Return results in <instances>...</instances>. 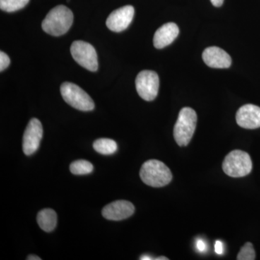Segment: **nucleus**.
I'll use <instances>...</instances> for the list:
<instances>
[{
  "label": "nucleus",
  "mask_w": 260,
  "mask_h": 260,
  "mask_svg": "<svg viewBox=\"0 0 260 260\" xmlns=\"http://www.w3.org/2000/svg\"><path fill=\"white\" fill-rule=\"evenodd\" d=\"M203 59L208 67L218 69L230 68L232 61V58L226 51L217 47L205 49L203 53Z\"/></svg>",
  "instance_id": "obj_12"
},
{
  "label": "nucleus",
  "mask_w": 260,
  "mask_h": 260,
  "mask_svg": "<svg viewBox=\"0 0 260 260\" xmlns=\"http://www.w3.org/2000/svg\"><path fill=\"white\" fill-rule=\"evenodd\" d=\"M93 148L102 155H112L116 153L118 146L114 140L102 138L94 142Z\"/></svg>",
  "instance_id": "obj_15"
},
{
  "label": "nucleus",
  "mask_w": 260,
  "mask_h": 260,
  "mask_svg": "<svg viewBox=\"0 0 260 260\" xmlns=\"http://www.w3.org/2000/svg\"><path fill=\"white\" fill-rule=\"evenodd\" d=\"M140 259L142 260H150V259H153V258H150V256H149L148 255H143L141 256V258H140Z\"/></svg>",
  "instance_id": "obj_24"
},
{
  "label": "nucleus",
  "mask_w": 260,
  "mask_h": 260,
  "mask_svg": "<svg viewBox=\"0 0 260 260\" xmlns=\"http://www.w3.org/2000/svg\"><path fill=\"white\" fill-rule=\"evenodd\" d=\"M215 251L218 254H223V244L220 241H216L215 242Z\"/></svg>",
  "instance_id": "obj_20"
},
{
  "label": "nucleus",
  "mask_w": 260,
  "mask_h": 260,
  "mask_svg": "<svg viewBox=\"0 0 260 260\" xmlns=\"http://www.w3.org/2000/svg\"><path fill=\"white\" fill-rule=\"evenodd\" d=\"M236 119L241 127L257 129L260 127V107L253 104H246L238 110Z\"/></svg>",
  "instance_id": "obj_11"
},
{
  "label": "nucleus",
  "mask_w": 260,
  "mask_h": 260,
  "mask_svg": "<svg viewBox=\"0 0 260 260\" xmlns=\"http://www.w3.org/2000/svg\"><path fill=\"white\" fill-rule=\"evenodd\" d=\"M75 61L89 71L95 72L99 68L98 56L95 48L83 41H75L70 48Z\"/></svg>",
  "instance_id": "obj_6"
},
{
  "label": "nucleus",
  "mask_w": 260,
  "mask_h": 260,
  "mask_svg": "<svg viewBox=\"0 0 260 260\" xmlns=\"http://www.w3.org/2000/svg\"><path fill=\"white\" fill-rule=\"evenodd\" d=\"M30 0H0V8L8 13L18 11L26 6Z\"/></svg>",
  "instance_id": "obj_17"
},
{
  "label": "nucleus",
  "mask_w": 260,
  "mask_h": 260,
  "mask_svg": "<svg viewBox=\"0 0 260 260\" xmlns=\"http://www.w3.org/2000/svg\"><path fill=\"white\" fill-rule=\"evenodd\" d=\"M255 257V251H254L252 244L247 242L241 249L238 254L237 259L238 260H254Z\"/></svg>",
  "instance_id": "obj_18"
},
{
  "label": "nucleus",
  "mask_w": 260,
  "mask_h": 260,
  "mask_svg": "<svg viewBox=\"0 0 260 260\" xmlns=\"http://www.w3.org/2000/svg\"><path fill=\"white\" fill-rule=\"evenodd\" d=\"M135 206L126 200H117L106 205L102 210V215L107 220H124L129 218L135 213Z\"/></svg>",
  "instance_id": "obj_10"
},
{
  "label": "nucleus",
  "mask_w": 260,
  "mask_h": 260,
  "mask_svg": "<svg viewBox=\"0 0 260 260\" xmlns=\"http://www.w3.org/2000/svg\"><path fill=\"white\" fill-rule=\"evenodd\" d=\"M70 169L75 175H86L93 172V166L88 160H78L70 164Z\"/></svg>",
  "instance_id": "obj_16"
},
{
  "label": "nucleus",
  "mask_w": 260,
  "mask_h": 260,
  "mask_svg": "<svg viewBox=\"0 0 260 260\" xmlns=\"http://www.w3.org/2000/svg\"><path fill=\"white\" fill-rule=\"evenodd\" d=\"M197 248H198V250L201 251V252H203V251H205L206 249V244L204 241L202 240V239H199L196 243Z\"/></svg>",
  "instance_id": "obj_21"
},
{
  "label": "nucleus",
  "mask_w": 260,
  "mask_h": 260,
  "mask_svg": "<svg viewBox=\"0 0 260 260\" xmlns=\"http://www.w3.org/2000/svg\"><path fill=\"white\" fill-rule=\"evenodd\" d=\"M10 64V59L9 56L7 55L3 51H1L0 52V71H4L5 69L8 68Z\"/></svg>",
  "instance_id": "obj_19"
},
{
  "label": "nucleus",
  "mask_w": 260,
  "mask_h": 260,
  "mask_svg": "<svg viewBox=\"0 0 260 260\" xmlns=\"http://www.w3.org/2000/svg\"><path fill=\"white\" fill-rule=\"evenodd\" d=\"M140 179L145 184L153 187H162L172 180V174L169 168L160 160H149L142 166Z\"/></svg>",
  "instance_id": "obj_2"
},
{
  "label": "nucleus",
  "mask_w": 260,
  "mask_h": 260,
  "mask_svg": "<svg viewBox=\"0 0 260 260\" xmlns=\"http://www.w3.org/2000/svg\"><path fill=\"white\" fill-rule=\"evenodd\" d=\"M43 133L41 121L36 118L30 119L23 138V150L25 155H32L37 151L42 140Z\"/></svg>",
  "instance_id": "obj_8"
},
{
  "label": "nucleus",
  "mask_w": 260,
  "mask_h": 260,
  "mask_svg": "<svg viewBox=\"0 0 260 260\" xmlns=\"http://www.w3.org/2000/svg\"><path fill=\"white\" fill-rule=\"evenodd\" d=\"M223 1L224 0H210L213 6L216 7V8L221 6L223 5Z\"/></svg>",
  "instance_id": "obj_22"
},
{
  "label": "nucleus",
  "mask_w": 260,
  "mask_h": 260,
  "mask_svg": "<svg viewBox=\"0 0 260 260\" xmlns=\"http://www.w3.org/2000/svg\"><path fill=\"white\" fill-rule=\"evenodd\" d=\"M73 23V12L64 5H58L43 20L42 28L49 35L59 37L69 30Z\"/></svg>",
  "instance_id": "obj_1"
},
{
  "label": "nucleus",
  "mask_w": 260,
  "mask_h": 260,
  "mask_svg": "<svg viewBox=\"0 0 260 260\" xmlns=\"http://www.w3.org/2000/svg\"><path fill=\"white\" fill-rule=\"evenodd\" d=\"M37 222L39 226L46 232H51L55 229L57 216L54 210L44 209L37 215Z\"/></svg>",
  "instance_id": "obj_14"
},
{
  "label": "nucleus",
  "mask_w": 260,
  "mask_h": 260,
  "mask_svg": "<svg viewBox=\"0 0 260 260\" xmlns=\"http://www.w3.org/2000/svg\"><path fill=\"white\" fill-rule=\"evenodd\" d=\"M27 259H28V260H41L42 259H41L40 257H39V256H38L37 255H29L28 256V258H27Z\"/></svg>",
  "instance_id": "obj_23"
},
{
  "label": "nucleus",
  "mask_w": 260,
  "mask_h": 260,
  "mask_svg": "<svg viewBox=\"0 0 260 260\" xmlns=\"http://www.w3.org/2000/svg\"><path fill=\"white\" fill-rule=\"evenodd\" d=\"M179 34V27L174 23H168L162 25L155 32L153 37V45L156 49H162L171 44Z\"/></svg>",
  "instance_id": "obj_13"
},
{
  "label": "nucleus",
  "mask_w": 260,
  "mask_h": 260,
  "mask_svg": "<svg viewBox=\"0 0 260 260\" xmlns=\"http://www.w3.org/2000/svg\"><path fill=\"white\" fill-rule=\"evenodd\" d=\"M159 77L155 72L143 70L140 72L135 80L137 91L143 100L151 102L158 95Z\"/></svg>",
  "instance_id": "obj_7"
},
{
  "label": "nucleus",
  "mask_w": 260,
  "mask_h": 260,
  "mask_svg": "<svg viewBox=\"0 0 260 260\" xmlns=\"http://www.w3.org/2000/svg\"><path fill=\"white\" fill-rule=\"evenodd\" d=\"M135 9L131 5L121 7L113 11L107 20V26L112 31L119 32L127 28L134 18Z\"/></svg>",
  "instance_id": "obj_9"
},
{
  "label": "nucleus",
  "mask_w": 260,
  "mask_h": 260,
  "mask_svg": "<svg viewBox=\"0 0 260 260\" xmlns=\"http://www.w3.org/2000/svg\"><path fill=\"white\" fill-rule=\"evenodd\" d=\"M60 92L64 102L75 109L90 112L95 108L93 99L85 90L74 83L65 82L61 85Z\"/></svg>",
  "instance_id": "obj_5"
},
{
  "label": "nucleus",
  "mask_w": 260,
  "mask_h": 260,
  "mask_svg": "<svg viewBox=\"0 0 260 260\" xmlns=\"http://www.w3.org/2000/svg\"><path fill=\"white\" fill-rule=\"evenodd\" d=\"M155 260H168L167 257H166V256H160V257L158 258H155V259H154Z\"/></svg>",
  "instance_id": "obj_25"
},
{
  "label": "nucleus",
  "mask_w": 260,
  "mask_h": 260,
  "mask_svg": "<svg viewBox=\"0 0 260 260\" xmlns=\"http://www.w3.org/2000/svg\"><path fill=\"white\" fill-rule=\"evenodd\" d=\"M198 116L194 109L184 107L179 112L174 128V137L179 146L185 147L190 143L195 129Z\"/></svg>",
  "instance_id": "obj_3"
},
{
  "label": "nucleus",
  "mask_w": 260,
  "mask_h": 260,
  "mask_svg": "<svg viewBox=\"0 0 260 260\" xmlns=\"http://www.w3.org/2000/svg\"><path fill=\"white\" fill-rule=\"evenodd\" d=\"M222 167L229 177H243L250 174L252 161L249 154L242 150H235L225 156Z\"/></svg>",
  "instance_id": "obj_4"
}]
</instances>
